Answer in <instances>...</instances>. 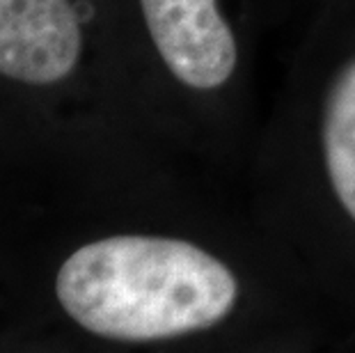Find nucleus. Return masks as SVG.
<instances>
[{
	"instance_id": "f257e3e1",
	"label": "nucleus",
	"mask_w": 355,
	"mask_h": 353,
	"mask_svg": "<svg viewBox=\"0 0 355 353\" xmlns=\"http://www.w3.org/2000/svg\"><path fill=\"white\" fill-rule=\"evenodd\" d=\"M55 294L87 333L161 342L223 324L236 310L241 282L232 266L193 241L119 234L71 252L58 271Z\"/></svg>"
},
{
	"instance_id": "f03ea898",
	"label": "nucleus",
	"mask_w": 355,
	"mask_h": 353,
	"mask_svg": "<svg viewBox=\"0 0 355 353\" xmlns=\"http://www.w3.org/2000/svg\"><path fill=\"white\" fill-rule=\"evenodd\" d=\"M158 55L181 85L214 92L239 67L236 35L220 0H140Z\"/></svg>"
},
{
	"instance_id": "7ed1b4c3",
	"label": "nucleus",
	"mask_w": 355,
	"mask_h": 353,
	"mask_svg": "<svg viewBox=\"0 0 355 353\" xmlns=\"http://www.w3.org/2000/svg\"><path fill=\"white\" fill-rule=\"evenodd\" d=\"M80 49V17L69 0H0V74L51 85L76 69Z\"/></svg>"
},
{
	"instance_id": "20e7f679",
	"label": "nucleus",
	"mask_w": 355,
	"mask_h": 353,
	"mask_svg": "<svg viewBox=\"0 0 355 353\" xmlns=\"http://www.w3.org/2000/svg\"><path fill=\"white\" fill-rule=\"evenodd\" d=\"M321 159L332 198L355 225V55L339 67L323 96Z\"/></svg>"
}]
</instances>
